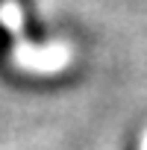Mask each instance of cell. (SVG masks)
<instances>
[{
  "mask_svg": "<svg viewBox=\"0 0 147 150\" xmlns=\"http://www.w3.org/2000/svg\"><path fill=\"white\" fill-rule=\"evenodd\" d=\"M71 62V50L65 44H47V47H33V44H18L15 47V65L38 74L62 71Z\"/></svg>",
  "mask_w": 147,
  "mask_h": 150,
  "instance_id": "1",
  "label": "cell"
},
{
  "mask_svg": "<svg viewBox=\"0 0 147 150\" xmlns=\"http://www.w3.org/2000/svg\"><path fill=\"white\" fill-rule=\"evenodd\" d=\"M141 150H147V132H144V138H141Z\"/></svg>",
  "mask_w": 147,
  "mask_h": 150,
  "instance_id": "3",
  "label": "cell"
},
{
  "mask_svg": "<svg viewBox=\"0 0 147 150\" xmlns=\"http://www.w3.org/2000/svg\"><path fill=\"white\" fill-rule=\"evenodd\" d=\"M0 24H3L12 35H21V30H24V12H21V6L15 3V0H3V3H0Z\"/></svg>",
  "mask_w": 147,
  "mask_h": 150,
  "instance_id": "2",
  "label": "cell"
}]
</instances>
